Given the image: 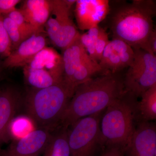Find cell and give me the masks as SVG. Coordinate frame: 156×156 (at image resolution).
Wrapping results in <instances>:
<instances>
[{"label":"cell","instance_id":"3957f363","mask_svg":"<svg viewBox=\"0 0 156 156\" xmlns=\"http://www.w3.org/2000/svg\"><path fill=\"white\" fill-rule=\"evenodd\" d=\"M71 96L63 82L41 89H29L23 96L26 115L38 128L53 131L60 126Z\"/></svg>","mask_w":156,"mask_h":156},{"label":"cell","instance_id":"ac0fdd59","mask_svg":"<svg viewBox=\"0 0 156 156\" xmlns=\"http://www.w3.org/2000/svg\"><path fill=\"white\" fill-rule=\"evenodd\" d=\"M68 128L59 126L52 131L43 156H70Z\"/></svg>","mask_w":156,"mask_h":156},{"label":"cell","instance_id":"8992f818","mask_svg":"<svg viewBox=\"0 0 156 156\" xmlns=\"http://www.w3.org/2000/svg\"><path fill=\"white\" fill-rule=\"evenodd\" d=\"M100 113L78 120L68 128L70 156H92L103 145Z\"/></svg>","mask_w":156,"mask_h":156},{"label":"cell","instance_id":"44dd1931","mask_svg":"<svg viewBox=\"0 0 156 156\" xmlns=\"http://www.w3.org/2000/svg\"><path fill=\"white\" fill-rule=\"evenodd\" d=\"M3 16V22L12 45V51L27 39L34 34L20 27L9 17Z\"/></svg>","mask_w":156,"mask_h":156},{"label":"cell","instance_id":"9c48e42d","mask_svg":"<svg viewBox=\"0 0 156 156\" xmlns=\"http://www.w3.org/2000/svg\"><path fill=\"white\" fill-rule=\"evenodd\" d=\"M23 96L11 85L0 86V146L11 140L9 126L22 107Z\"/></svg>","mask_w":156,"mask_h":156},{"label":"cell","instance_id":"603a6c76","mask_svg":"<svg viewBox=\"0 0 156 156\" xmlns=\"http://www.w3.org/2000/svg\"><path fill=\"white\" fill-rule=\"evenodd\" d=\"M12 51L11 41L3 22V16L0 15V56L5 58Z\"/></svg>","mask_w":156,"mask_h":156},{"label":"cell","instance_id":"484cf974","mask_svg":"<svg viewBox=\"0 0 156 156\" xmlns=\"http://www.w3.org/2000/svg\"><path fill=\"white\" fill-rule=\"evenodd\" d=\"M20 0H0V15H6L17 9Z\"/></svg>","mask_w":156,"mask_h":156},{"label":"cell","instance_id":"7402d4cb","mask_svg":"<svg viewBox=\"0 0 156 156\" xmlns=\"http://www.w3.org/2000/svg\"><path fill=\"white\" fill-rule=\"evenodd\" d=\"M101 27L99 26L90 29L87 32L80 35V41L88 55L93 60H95V44Z\"/></svg>","mask_w":156,"mask_h":156},{"label":"cell","instance_id":"ffe728a7","mask_svg":"<svg viewBox=\"0 0 156 156\" xmlns=\"http://www.w3.org/2000/svg\"><path fill=\"white\" fill-rule=\"evenodd\" d=\"M36 125L27 115L15 117L9 126V134L11 140L23 138L36 129Z\"/></svg>","mask_w":156,"mask_h":156},{"label":"cell","instance_id":"f546056e","mask_svg":"<svg viewBox=\"0 0 156 156\" xmlns=\"http://www.w3.org/2000/svg\"><path fill=\"white\" fill-rule=\"evenodd\" d=\"M1 150H2V149H1V146H0V152H1Z\"/></svg>","mask_w":156,"mask_h":156},{"label":"cell","instance_id":"5bb4252c","mask_svg":"<svg viewBox=\"0 0 156 156\" xmlns=\"http://www.w3.org/2000/svg\"><path fill=\"white\" fill-rule=\"evenodd\" d=\"M34 34L13 50L2 62L3 68L23 67L42 49L47 46V41L43 34Z\"/></svg>","mask_w":156,"mask_h":156},{"label":"cell","instance_id":"277c9868","mask_svg":"<svg viewBox=\"0 0 156 156\" xmlns=\"http://www.w3.org/2000/svg\"><path fill=\"white\" fill-rule=\"evenodd\" d=\"M136 98L125 92L106 108L100 130L104 144L126 147L136 127L134 126Z\"/></svg>","mask_w":156,"mask_h":156},{"label":"cell","instance_id":"ba28073f","mask_svg":"<svg viewBox=\"0 0 156 156\" xmlns=\"http://www.w3.org/2000/svg\"><path fill=\"white\" fill-rule=\"evenodd\" d=\"M50 2L51 12L44 28L52 43L62 50L80 34L71 18L72 7L67 0H50Z\"/></svg>","mask_w":156,"mask_h":156},{"label":"cell","instance_id":"52a82bcc","mask_svg":"<svg viewBox=\"0 0 156 156\" xmlns=\"http://www.w3.org/2000/svg\"><path fill=\"white\" fill-rule=\"evenodd\" d=\"M134 58L124 78L125 92L136 98L156 85V56L141 49H133Z\"/></svg>","mask_w":156,"mask_h":156},{"label":"cell","instance_id":"5b68a950","mask_svg":"<svg viewBox=\"0 0 156 156\" xmlns=\"http://www.w3.org/2000/svg\"><path fill=\"white\" fill-rule=\"evenodd\" d=\"M26 82L30 89H41L63 80L62 56L46 46L23 67Z\"/></svg>","mask_w":156,"mask_h":156},{"label":"cell","instance_id":"4fadbf2b","mask_svg":"<svg viewBox=\"0 0 156 156\" xmlns=\"http://www.w3.org/2000/svg\"><path fill=\"white\" fill-rule=\"evenodd\" d=\"M127 156H156V128L153 123L142 121L135 128L125 149Z\"/></svg>","mask_w":156,"mask_h":156},{"label":"cell","instance_id":"d6986e66","mask_svg":"<svg viewBox=\"0 0 156 156\" xmlns=\"http://www.w3.org/2000/svg\"><path fill=\"white\" fill-rule=\"evenodd\" d=\"M141 100L136 103V108L143 119L148 121L156 119V85L148 89L141 96Z\"/></svg>","mask_w":156,"mask_h":156},{"label":"cell","instance_id":"f1b7e54d","mask_svg":"<svg viewBox=\"0 0 156 156\" xmlns=\"http://www.w3.org/2000/svg\"><path fill=\"white\" fill-rule=\"evenodd\" d=\"M2 67H3L2 66V63L1 64V62H0V79H1V71H2Z\"/></svg>","mask_w":156,"mask_h":156},{"label":"cell","instance_id":"e0dca14e","mask_svg":"<svg viewBox=\"0 0 156 156\" xmlns=\"http://www.w3.org/2000/svg\"><path fill=\"white\" fill-rule=\"evenodd\" d=\"M104 73L105 72L101 68L99 63L93 60L89 55H87L76 69L68 87L71 98L78 86L93 77L96 74Z\"/></svg>","mask_w":156,"mask_h":156},{"label":"cell","instance_id":"9a60e30c","mask_svg":"<svg viewBox=\"0 0 156 156\" xmlns=\"http://www.w3.org/2000/svg\"><path fill=\"white\" fill-rule=\"evenodd\" d=\"M20 9L27 22L44 32V26L51 12L50 0H26Z\"/></svg>","mask_w":156,"mask_h":156},{"label":"cell","instance_id":"2e32d148","mask_svg":"<svg viewBox=\"0 0 156 156\" xmlns=\"http://www.w3.org/2000/svg\"><path fill=\"white\" fill-rule=\"evenodd\" d=\"M88 55L87 51L81 44L80 35L67 48L62 50V54L63 70L62 82L67 89L76 69L84 57Z\"/></svg>","mask_w":156,"mask_h":156},{"label":"cell","instance_id":"d4e9b609","mask_svg":"<svg viewBox=\"0 0 156 156\" xmlns=\"http://www.w3.org/2000/svg\"><path fill=\"white\" fill-rule=\"evenodd\" d=\"M109 41L107 33L105 30L101 28L95 44V60L98 63L100 62L104 51Z\"/></svg>","mask_w":156,"mask_h":156},{"label":"cell","instance_id":"7c38bea8","mask_svg":"<svg viewBox=\"0 0 156 156\" xmlns=\"http://www.w3.org/2000/svg\"><path fill=\"white\" fill-rule=\"evenodd\" d=\"M110 11L108 0H76L74 12L78 28L88 30L98 26L108 16Z\"/></svg>","mask_w":156,"mask_h":156},{"label":"cell","instance_id":"30bf717a","mask_svg":"<svg viewBox=\"0 0 156 156\" xmlns=\"http://www.w3.org/2000/svg\"><path fill=\"white\" fill-rule=\"evenodd\" d=\"M52 131L38 128L23 138L12 140L9 146L1 150L0 156H41L43 155Z\"/></svg>","mask_w":156,"mask_h":156},{"label":"cell","instance_id":"8fae6325","mask_svg":"<svg viewBox=\"0 0 156 156\" xmlns=\"http://www.w3.org/2000/svg\"><path fill=\"white\" fill-rule=\"evenodd\" d=\"M134 58V50L130 45L120 39H112L107 45L98 63L104 72L117 73L129 67Z\"/></svg>","mask_w":156,"mask_h":156},{"label":"cell","instance_id":"7a4b0ae2","mask_svg":"<svg viewBox=\"0 0 156 156\" xmlns=\"http://www.w3.org/2000/svg\"><path fill=\"white\" fill-rule=\"evenodd\" d=\"M111 9L109 28L113 39L126 42L133 49L149 52L148 41L154 28L156 2L152 0L120 1Z\"/></svg>","mask_w":156,"mask_h":156},{"label":"cell","instance_id":"4316f807","mask_svg":"<svg viewBox=\"0 0 156 156\" xmlns=\"http://www.w3.org/2000/svg\"><path fill=\"white\" fill-rule=\"evenodd\" d=\"M125 148L119 146H108L101 156H125Z\"/></svg>","mask_w":156,"mask_h":156},{"label":"cell","instance_id":"6da1fadb","mask_svg":"<svg viewBox=\"0 0 156 156\" xmlns=\"http://www.w3.org/2000/svg\"><path fill=\"white\" fill-rule=\"evenodd\" d=\"M124 93V78L120 73L106 72L91 78L76 89L59 126L68 128L80 119L101 112Z\"/></svg>","mask_w":156,"mask_h":156},{"label":"cell","instance_id":"83f0119b","mask_svg":"<svg viewBox=\"0 0 156 156\" xmlns=\"http://www.w3.org/2000/svg\"><path fill=\"white\" fill-rule=\"evenodd\" d=\"M148 48L149 53L156 55V31L154 29L148 41Z\"/></svg>","mask_w":156,"mask_h":156},{"label":"cell","instance_id":"cb8c5ba5","mask_svg":"<svg viewBox=\"0 0 156 156\" xmlns=\"http://www.w3.org/2000/svg\"><path fill=\"white\" fill-rule=\"evenodd\" d=\"M5 16L9 17L20 27L24 30L27 31L34 34L44 33V32L35 28L27 22L20 9H15L14 11H12L11 13Z\"/></svg>","mask_w":156,"mask_h":156}]
</instances>
